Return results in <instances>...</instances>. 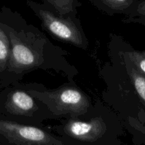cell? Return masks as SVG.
I'll use <instances>...</instances> for the list:
<instances>
[{
	"label": "cell",
	"mask_w": 145,
	"mask_h": 145,
	"mask_svg": "<svg viewBox=\"0 0 145 145\" xmlns=\"http://www.w3.org/2000/svg\"><path fill=\"white\" fill-rule=\"evenodd\" d=\"M54 127L62 137L76 145H102L114 142L122 129L118 115L101 100L84 118L65 117Z\"/></svg>",
	"instance_id": "7a4b0ae2"
},
{
	"label": "cell",
	"mask_w": 145,
	"mask_h": 145,
	"mask_svg": "<svg viewBox=\"0 0 145 145\" xmlns=\"http://www.w3.org/2000/svg\"><path fill=\"white\" fill-rule=\"evenodd\" d=\"M26 4L41 21L43 30L55 39L86 50L89 42L77 15L59 16L53 8L45 3L27 0Z\"/></svg>",
	"instance_id": "5b68a950"
},
{
	"label": "cell",
	"mask_w": 145,
	"mask_h": 145,
	"mask_svg": "<svg viewBox=\"0 0 145 145\" xmlns=\"http://www.w3.org/2000/svg\"><path fill=\"white\" fill-rule=\"evenodd\" d=\"M138 17H145V0H138L125 16V18Z\"/></svg>",
	"instance_id": "7c38bea8"
},
{
	"label": "cell",
	"mask_w": 145,
	"mask_h": 145,
	"mask_svg": "<svg viewBox=\"0 0 145 145\" xmlns=\"http://www.w3.org/2000/svg\"><path fill=\"white\" fill-rule=\"evenodd\" d=\"M30 94L42 101L57 117L84 118L93 107L91 98L74 81L66 82L55 89H48L43 84L29 83Z\"/></svg>",
	"instance_id": "3957f363"
},
{
	"label": "cell",
	"mask_w": 145,
	"mask_h": 145,
	"mask_svg": "<svg viewBox=\"0 0 145 145\" xmlns=\"http://www.w3.org/2000/svg\"><path fill=\"white\" fill-rule=\"evenodd\" d=\"M0 144L76 145L42 125L19 122L5 116H0Z\"/></svg>",
	"instance_id": "8992f818"
},
{
	"label": "cell",
	"mask_w": 145,
	"mask_h": 145,
	"mask_svg": "<svg viewBox=\"0 0 145 145\" xmlns=\"http://www.w3.org/2000/svg\"><path fill=\"white\" fill-rule=\"evenodd\" d=\"M138 0H89L91 4L101 12L108 16L127 15Z\"/></svg>",
	"instance_id": "9c48e42d"
},
{
	"label": "cell",
	"mask_w": 145,
	"mask_h": 145,
	"mask_svg": "<svg viewBox=\"0 0 145 145\" xmlns=\"http://www.w3.org/2000/svg\"><path fill=\"white\" fill-rule=\"evenodd\" d=\"M0 21L11 44L9 61L1 79L4 85L19 82L36 70H52L64 74L69 82L74 81L79 72L68 61L67 51L51 42L45 33L7 7L0 11Z\"/></svg>",
	"instance_id": "6da1fadb"
},
{
	"label": "cell",
	"mask_w": 145,
	"mask_h": 145,
	"mask_svg": "<svg viewBox=\"0 0 145 145\" xmlns=\"http://www.w3.org/2000/svg\"><path fill=\"white\" fill-rule=\"evenodd\" d=\"M119 54L122 66L127 77L129 82L135 93L138 102L145 107V76L136 68L128 58L119 52L112 44L108 42Z\"/></svg>",
	"instance_id": "52a82bcc"
},
{
	"label": "cell",
	"mask_w": 145,
	"mask_h": 145,
	"mask_svg": "<svg viewBox=\"0 0 145 145\" xmlns=\"http://www.w3.org/2000/svg\"><path fill=\"white\" fill-rule=\"evenodd\" d=\"M29 83L16 82L0 95V113L19 122L42 125L48 119H59L48 107L28 91Z\"/></svg>",
	"instance_id": "277c9868"
},
{
	"label": "cell",
	"mask_w": 145,
	"mask_h": 145,
	"mask_svg": "<svg viewBox=\"0 0 145 145\" xmlns=\"http://www.w3.org/2000/svg\"><path fill=\"white\" fill-rule=\"evenodd\" d=\"M123 22L125 24H138L145 26V17H138V18H125L123 19Z\"/></svg>",
	"instance_id": "4fadbf2b"
},
{
	"label": "cell",
	"mask_w": 145,
	"mask_h": 145,
	"mask_svg": "<svg viewBox=\"0 0 145 145\" xmlns=\"http://www.w3.org/2000/svg\"><path fill=\"white\" fill-rule=\"evenodd\" d=\"M42 3L50 6L59 16L77 15L78 9L82 7L80 0H42Z\"/></svg>",
	"instance_id": "30bf717a"
},
{
	"label": "cell",
	"mask_w": 145,
	"mask_h": 145,
	"mask_svg": "<svg viewBox=\"0 0 145 145\" xmlns=\"http://www.w3.org/2000/svg\"><path fill=\"white\" fill-rule=\"evenodd\" d=\"M11 54V44L7 33L2 28L0 21V77L2 79L7 66Z\"/></svg>",
	"instance_id": "8fae6325"
},
{
	"label": "cell",
	"mask_w": 145,
	"mask_h": 145,
	"mask_svg": "<svg viewBox=\"0 0 145 145\" xmlns=\"http://www.w3.org/2000/svg\"><path fill=\"white\" fill-rule=\"evenodd\" d=\"M109 37V43L119 52L128 58L136 68L145 76V50L138 51L134 49L123 39V37L114 33H110Z\"/></svg>",
	"instance_id": "ba28073f"
}]
</instances>
